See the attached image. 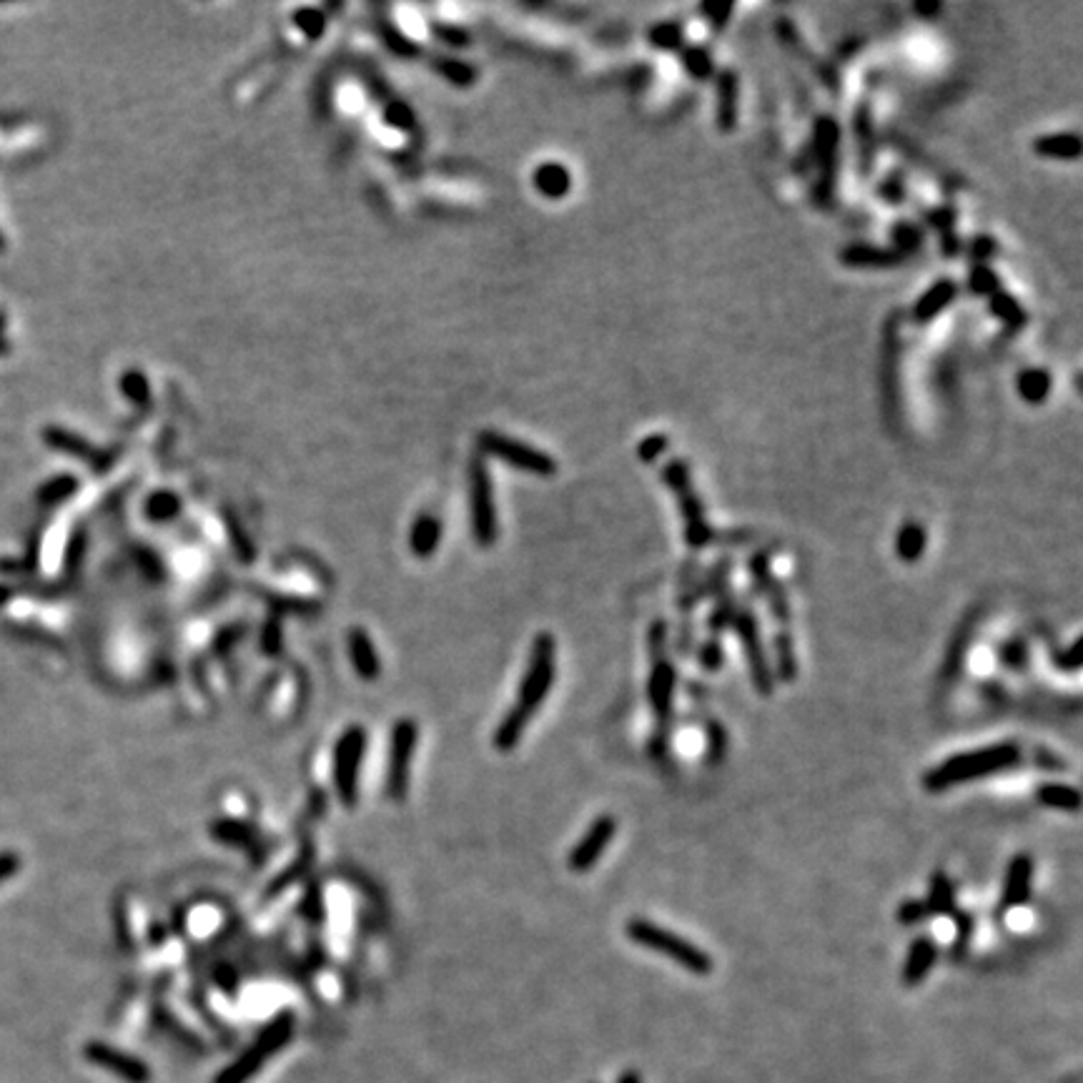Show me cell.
Here are the masks:
<instances>
[{"label":"cell","instance_id":"cell-1","mask_svg":"<svg viewBox=\"0 0 1083 1083\" xmlns=\"http://www.w3.org/2000/svg\"><path fill=\"white\" fill-rule=\"evenodd\" d=\"M1018 760H1021V748H1018L1016 743H998L991 745V748L953 755L946 763H941L938 768H933L931 773H926L923 788H926L928 793H943V790H951L956 788V785L971 783V780L988 778V775L1016 768Z\"/></svg>","mask_w":1083,"mask_h":1083},{"label":"cell","instance_id":"cell-2","mask_svg":"<svg viewBox=\"0 0 1083 1083\" xmlns=\"http://www.w3.org/2000/svg\"><path fill=\"white\" fill-rule=\"evenodd\" d=\"M557 675V645L550 632H539L532 642L529 652V665L519 682L517 700H514L512 712H517L524 720H532L534 712L542 707V702L550 695Z\"/></svg>","mask_w":1083,"mask_h":1083},{"label":"cell","instance_id":"cell-3","mask_svg":"<svg viewBox=\"0 0 1083 1083\" xmlns=\"http://www.w3.org/2000/svg\"><path fill=\"white\" fill-rule=\"evenodd\" d=\"M625 933L632 943L647 948V951L660 953V956H667L685 971L695 973V976L712 973V958L702 948H697L695 943L677 936V933L667 931V928H660L657 923L647 921V918H632L625 926Z\"/></svg>","mask_w":1083,"mask_h":1083},{"label":"cell","instance_id":"cell-4","mask_svg":"<svg viewBox=\"0 0 1083 1083\" xmlns=\"http://www.w3.org/2000/svg\"><path fill=\"white\" fill-rule=\"evenodd\" d=\"M662 479H665V484L677 499L682 522H685L687 545H690L692 550H705V547H710L712 539H715V532H712L710 522H707L705 507H702V499L697 497L690 467H687L685 459H670V462L662 467Z\"/></svg>","mask_w":1083,"mask_h":1083},{"label":"cell","instance_id":"cell-5","mask_svg":"<svg viewBox=\"0 0 1083 1083\" xmlns=\"http://www.w3.org/2000/svg\"><path fill=\"white\" fill-rule=\"evenodd\" d=\"M810 158L818 168V181H815L813 199L820 209H830L835 201V181H838L840 166V123L835 116L823 113L813 123V138H810Z\"/></svg>","mask_w":1083,"mask_h":1083},{"label":"cell","instance_id":"cell-6","mask_svg":"<svg viewBox=\"0 0 1083 1083\" xmlns=\"http://www.w3.org/2000/svg\"><path fill=\"white\" fill-rule=\"evenodd\" d=\"M367 755V733L364 728L344 730L334 748V785L336 795L344 803V808H356L359 803V773L361 763Z\"/></svg>","mask_w":1083,"mask_h":1083},{"label":"cell","instance_id":"cell-7","mask_svg":"<svg viewBox=\"0 0 1083 1083\" xmlns=\"http://www.w3.org/2000/svg\"><path fill=\"white\" fill-rule=\"evenodd\" d=\"M733 630L738 632L740 645H743L745 657H748V670L753 677V685L758 690V695H773L775 677H773V665L768 660V652H765L763 637H760V625L755 612L748 605H738V615H735Z\"/></svg>","mask_w":1083,"mask_h":1083},{"label":"cell","instance_id":"cell-8","mask_svg":"<svg viewBox=\"0 0 1083 1083\" xmlns=\"http://www.w3.org/2000/svg\"><path fill=\"white\" fill-rule=\"evenodd\" d=\"M419 728L412 717L397 720L392 730V745H389V768H387V795L397 803L407 798L409 773H412V758L417 750Z\"/></svg>","mask_w":1083,"mask_h":1083},{"label":"cell","instance_id":"cell-9","mask_svg":"<svg viewBox=\"0 0 1083 1083\" xmlns=\"http://www.w3.org/2000/svg\"><path fill=\"white\" fill-rule=\"evenodd\" d=\"M677 672L667 657L652 660L650 682H647V697H650L652 712L657 717V733L652 738V750L655 755H662L667 748V725L672 715V692H675Z\"/></svg>","mask_w":1083,"mask_h":1083},{"label":"cell","instance_id":"cell-10","mask_svg":"<svg viewBox=\"0 0 1083 1083\" xmlns=\"http://www.w3.org/2000/svg\"><path fill=\"white\" fill-rule=\"evenodd\" d=\"M479 444H482V449L487 454L504 459L509 467L522 469V472L542 474V477H550V474L557 472V462L550 454L539 452V449L529 447V444L514 442V439L502 437V434L497 432H484L482 437H479Z\"/></svg>","mask_w":1083,"mask_h":1083},{"label":"cell","instance_id":"cell-11","mask_svg":"<svg viewBox=\"0 0 1083 1083\" xmlns=\"http://www.w3.org/2000/svg\"><path fill=\"white\" fill-rule=\"evenodd\" d=\"M472 529L479 547L497 542V512L492 502V482L482 459L472 462Z\"/></svg>","mask_w":1083,"mask_h":1083},{"label":"cell","instance_id":"cell-12","mask_svg":"<svg viewBox=\"0 0 1083 1083\" xmlns=\"http://www.w3.org/2000/svg\"><path fill=\"white\" fill-rule=\"evenodd\" d=\"M615 830H617V823L612 815H600V818H595V823L590 825V830L582 835V840L575 845V848H572L570 858H567L572 873H587V870L595 868L597 860H600L602 855H605V850L610 848L612 838H615Z\"/></svg>","mask_w":1083,"mask_h":1083},{"label":"cell","instance_id":"cell-13","mask_svg":"<svg viewBox=\"0 0 1083 1083\" xmlns=\"http://www.w3.org/2000/svg\"><path fill=\"white\" fill-rule=\"evenodd\" d=\"M775 31H778V38L780 43H783L785 48H788L790 53H793L795 58H800V61L805 63V66L813 71V76L818 78L820 83H823L825 88H830L833 93L840 91V78H838V71H835V66H830V63L820 61L818 56H815L813 51L808 48V43L800 38L798 28L793 26V21L790 18H778V23H775Z\"/></svg>","mask_w":1083,"mask_h":1083},{"label":"cell","instance_id":"cell-14","mask_svg":"<svg viewBox=\"0 0 1083 1083\" xmlns=\"http://www.w3.org/2000/svg\"><path fill=\"white\" fill-rule=\"evenodd\" d=\"M1031 888H1033V858L1028 853L1013 855L1006 870V883H1003L998 916L1013 911V908L1026 906L1028 898H1031Z\"/></svg>","mask_w":1083,"mask_h":1083},{"label":"cell","instance_id":"cell-15","mask_svg":"<svg viewBox=\"0 0 1083 1083\" xmlns=\"http://www.w3.org/2000/svg\"><path fill=\"white\" fill-rule=\"evenodd\" d=\"M715 123L722 133L735 131L740 113V78L733 68L717 73L715 78Z\"/></svg>","mask_w":1083,"mask_h":1083},{"label":"cell","instance_id":"cell-16","mask_svg":"<svg viewBox=\"0 0 1083 1083\" xmlns=\"http://www.w3.org/2000/svg\"><path fill=\"white\" fill-rule=\"evenodd\" d=\"M840 264L848 266V269H895V266L906 264V259L893 251L890 246H873V244H848L840 249L838 254Z\"/></svg>","mask_w":1083,"mask_h":1083},{"label":"cell","instance_id":"cell-17","mask_svg":"<svg viewBox=\"0 0 1083 1083\" xmlns=\"http://www.w3.org/2000/svg\"><path fill=\"white\" fill-rule=\"evenodd\" d=\"M853 133H855V148H858V168L863 176H868L875 166V156H878L873 108H870L868 101H860L858 108H855Z\"/></svg>","mask_w":1083,"mask_h":1083},{"label":"cell","instance_id":"cell-18","mask_svg":"<svg viewBox=\"0 0 1083 1083\" xmlns=\"http://www.w3.org/2000/svg\"><path fill=\"white\" fill-rule=\"evenodd\" d=\"M346 642H349V657L356 675L367 682L377 680V677L382 675V662H379L377 647H374L369 632L361 630V627H354V630H349Z\"/></svg>","mask_w":1083,"mask_h":1083},{"label":"cell","instance_id":"cell-19","mask_svg":"<svg viewBox=\"0 0 1083 1083\" xmlns=\"http://www.w3.org/2000/svg\"><path fill=\"white\" fill-rule=\"evenodd\" d=\"M936 961H938L936 941H933L931 936H918L916 941L911 943V948H908L906 966H903V973H900L903 986H911V988L918 986V983H921L923 978L933 971Z\"/></svg>","mask_w":1083,"mask_h":1083},{"label":"cell","instance_id":"cell-20","mask_svg":"<svg viewBox=\"0 0 1083 1083\" xmlns=\"http://www.w3.org/2000/svg\"><path fill=\"white\" fill-rule=\"evenodd\" d=\"M958 296V284L953 279H938L931 289L923 291L921 299L916 301V309H913V321L916 324H928V321L936 319L941 311H946L948 306L956 301Z\"/></svg>","mask_w":1083,"mask_h":1083},{"label":"cell","instance_id":"cell-21","mask_svg":"<svg viewBox=\"0 0 1083 1083\" xmlns=\"http://www.w3.org/2000/svg\"><path fill=\"white\" fill-rule=\"evenodd\" d=\"M534 189L547 199H562L572 189V173L562 163H542L534 168Z\"/></svg>","mask_w":1083,"mask_h":1083},{"label":"cell","instance_id":"cell-22","mask_svg":"<svg viewBox=\"0 0 1083 1083\" xmlns=\"http://www.w3.org/2000/svg\"><path fill=\"white\" fill-rule=\"evenodd\" d=\"M956 219L958 211L956 206L943 204L938 209L926 211V221L931 229H936L941 234V251L946 256H958L963 251V241L956 234Z\"/></svg>","mask_w":1083,"mask_h":1083},{"label":"cell","instance_id":"cell-23","mask_svg":"<svg viewBox=\"0 0 1083 1083\" xmlns=\"http://www.w3.org/2000/svg\"><path fill=\"white\" fill-rule=\"evenodd\" d=\"M1033 153L1056 161H1076L1081 156V138L1078 133H1048L1033 141Z\"/></svg>","mask_w":1083,"mask_h":1083},{"label":"cell","instance_id":"cell-24","mask_svg":"<svg viewBox=\"0 0 1083 1083\" xmlns=\"http://www.w3.org/2000/svg\"><path fill=\"white\" fill-rule=\"evenodd\" d=\"M928 545V532L921 522L911 519V522L900 524L898 534H895V555L898 560H903L906 565H913L923 557Z\"/></svg>","mask_w":1083,"mask_h":1083},{"label":"cell","instance_id":"cell-25","mask_svg":"<svg viewBox=\"0 0 1083 1083\" xmlns=\"http://www.w3.org/2000/svg\"><path fill=\"white\" fill-rule=\"evenodd\" d=\"M43 439H46L48 447L58 449V452L73 454V457L88 459V462L93 464V469H98V459H101V454H98L96 449L86 442V439L78 437L76 432H68V429H63V427H46L43 429Z\"/></svg>","mask_w":1083,"mask_h":1083},{"label":"cell","instance_id":"cell-26","mask_svg":"<svg viewBox=\"0 0 1083 1083\" xmlns=\"http://www.w3.org/2000/svg\"><path fill=\"white\" fill-rule=\"evenodd\" d=\"M1051 389H1053V377L1048 369L1031 367V369H1023V372L1016 377L1018 397H1021L1026 404H1031V407H1038V404L1046 402Z\"/></svg>","mask_w":1083,"mask_h":1083},{"label":"cell","instance_id":"cell-27","mask_svg":"<svg viewBox=\"0 0 1083 1083\" xmlns=\"http://www.w3.org/2000/svg\"><path fill=\"white\" fill-rule=\"evenodd\" d=\"M439 539H442V524L432 514H422L414 522L412 534H409V547L417 557H432L439 547Z\"/></svg>","mask_w":1083,"mask_h":1083},{"label":"cell","instance_id":"cell-28","mask_svg":"<svg viewBox=\"0 0 1083 1083\" xmlns=\"http://www.w3.org/2000/svg\"><path fill=\"white\" fill-rule=\"evenodd\" d=\"M926 906L933 916H953L956 913V885L943 870H936L931 878V890H928Z\"/></svg>","mask_w":1083,"mask_h":1083},{"label":"cell","instance_id":"cell-29","mask_svg":"<svg viewBox=\"0 0 1083 1083\" xmlns=\"http://www.w3.org/2000/svg\"><path fill=\"white\" fill-rule=\"evenodd\" d=\"M1036 803L1043 808L1051 810H1063V813H1076L1081 808V793L1071 785L1061 783H1046L1036 788Z\"/></svg>","mask_w":1083,"mask_h":1083},{"label":"cell","instance_id":"cell-30","mask_svg":"<svg viewBox=\"0 0 1083 1083\" xmlns=\"http://www.w3.org/2000/svg\"><path fill=\"white\" fill-rule=\"evenodd\" d=\"M988 309L996 316L998 321L1008 326L1011 331H1021L1028 324V314L1021 304H1018L1016 296L1008 294L1006 289H998L996 294L988 296Z\"/></svg>","mask_w":1083,"mask_h":1083},{"label":"cell","instance_id":"cell-31","mask_svg":"<svg viewBox=\"0 0 1083 1083\" xmlns=\"http://www.w3.org/2000/svg\"><path fill=\"white\" fill-rule=\"evenodd\" d=\"M773 657V677H778L780 682H795V677H798V657H795L793 635L788 630H780L773 637Z\"/></svg>","mask_w":1083,"mask_h":1083},{"label":"cell","instance_id":"cell-32","mask_svg":"<svg viewBox=\"0 0 1083 1083\" xmlns=\"http://www.w3.org/2000/svg\"><path fill=\"white\" fill-rule=\"evenodd\" d=\"M211 835L221 843L236 845V848L249 850L259 845V833H256L254 825L244 823V820H216L211 825Z\"/></svg>","mask_w":1083,"mask_h":1083},{"label":"cell","instance_id":"cell-33","mask_svg":"<svg viewBox=\"0 0 1083 1083\" xmlns=\"http://www.w3.org/2000/svg\"><path fill=\"white\" fill-rule=\"evenodd\" d=\"M680 63L685 73L695 81H710L715 76V61H712L710 48L705 46H685L680 51Z\"/></svg>","mask_w":1083,"mask_h":1083},{"label":"cell","instance_id":"cell-34","mask_svg":"<svg viewBox=\"0 0 1083 1083\" xmlns=\"http://www.w3.org/2000/svg\"><path fill=\"white\" fill-rule=\"evenodd\" d=\"M647 41L657 51L680 53L685 48V28L677 21H662L647 31Z\"/></svg>","mask_w":1083,"mask_h":1083},{"label":"cell","instance_id":"cell-35","mask_svg":"<svg viewBox=\"0 0 1083 1083\" xmlns=\"http://www.w3.org/2000/svg\"><path fill=\"white\" fill-rule=\"evenodd\" d=\"M890 241H893V246H890V249L898 251V254L903 256V259H906V256L921 251L923 229L918 224H913V221L900 219V221H895L893 229H890Z\"/></svg>","mask_w":1083,"mask_h":1083},{"label":"cell","instance_id":"cell-36","mask_svg":"<svg viewBox=\"0 0 1083 1083\" xmlns=\"http://www.w3.org/2000/svg\"><path fill=\"white\" fill-rule=\"evenodd\" d=\"M730 575H733V560L730 557H720L710 570L702 575V597H722L730 590Z\"/></svg>","mask_w":1083,"mask_h":1083},{"label":"cell","instance_id":"cell-37","mask_svg":"<svg viewBox=\"0 0 1083 1083\" xmlns=\"http://www.w3.org/2000/svg\"><path fill=\"white\" fill-rule=\"evenodd\" d=\"M702 575L697 570L695 560H687L685 567L680 572V597H677V607L682 612H690L697 602L702 600Z\"/></svg>","mask_w":1083,"mask_h":1083},{"label":"cell","instance_id":"cell-38","mask_svg":"<svg viewBox=\"0 0 1083 1083\" xmlns=\"http://www.w3.org/2000/svg\"><path fill=\"white\" fill-rule=\"evenodd\" d=\"M735 615H738V602H735V597L730 595L728 590L722 597H717L715 610L707 617V627H710L712 637H720L722 632H728L730 627H733Z\"/></svg>","mask_w":1083,"mask_h":1083},{"label":"cell","instance_id":"cell-39","mask_svg":"<svg viewBox=\"0 0 1083 1083\" xmlns=\"http://www.w3.org/2000/svg\"><path fill=\"white\" fill-rule=\"evenodd\" d=\"M968 289H971L976 296H991V294H996L998 289H1003V286H1001V279H998V274L991 269V266L973 264L971 271H968Z\"/></svg>","mask_w":1083,"mask_h":1083},{"label":"cell","instance_id":"cell-40","mask_svg":"<svg viewBox=\"0 0 1083 1083\" xmlns=\"http://www.w3.org/2000/svg\"><path fill=\"white\" fill-rule=\"evenodd\" d=\"M76 489H78L76 477H71V474H63V477L48 479V482L43 484L41 489H38V499H41L43 504H58V502H63V499L71 497V494L76 492Z\"/></svg>","mask_w":1083,"mask_h":1083},{"label":"cell","instance_id":"cell-41","mask_svg":"<svg viewBox=\"0 0 1083 1083\" xmlns=\"http://www.w3.org/2000/svg\"><path fill=\"white\" fill-rule=\"evenodd\" d=\"M733 13H735V3H722V0H710V3H700V16H705L707 26L712 28V33L725 31Z\"/></svg>","mask_w":1083,"mask_h":1083},{"label":"cell","instance_id":"cell-42","mask_svg":"<svg viewBox=\"0 0 1083 1083\" xmlns=\"http://www.w3.org/2000/svg\"><path fill=\"white\" fill-rule=\"evenodd\" d=\"M750 577H753V587L758 595H765L768 587L773 585V562H770L768 552H758V555L750 557Z\"/></svg>","mask_w":1083,"mask_h":1083},{"label":"cell","instance_id":"cell-43","mask_svg":"<svg viewBox=\"0 0 1083 1083\" xmlns=\"http://www.w3.org/2000/svg\"><path fill=\"white\" fill-rule=\"evenodd\" d=\"M178 509H181V502H178L176 494H171V492L153 494L146 504L148 517L156 519V522H168L171 517H176Z\"/></svg>","mask_w":1083,"mask_h":1083},{"label":"cell","instance_id":"cell-44","mask_svg":"<svg viewBox=\"0 0 1083 1083\" xmlns=\"http://www.w3.org/2000/svg\"><path fill=\"white\" fill-rule=\"evenodd\" d=\"M725 750H728V733H725L720 722L712 720L707 725V763L720 765L722 758H725Z\"/></svg>","mask_w":1083,"mask_h":1083},{"label":"cell","instance_id":"cell-45","mask_svg":"<svg viewBox=\"0 0 1083 1083\" xmlns=\"http://www.w3.org/2000/svg\"><path fill=\"white\" fill-rule=\"evenodd\" d=\"M765 597H768L770 602V612H773L775 620L780 622V625H788L790 622V602H788V590H785L783 582L775 577L773 585L768 587V592H765Z\"/></svg>","mask_w":1083,"mask_h":1083},{"label":"cell","instance_id":"cell-46","mask_svg":"<svg viewBox=\"0 0 1083 1083\" xmlns=\"http://www.w3.org/2000/svg\"><path fill=\"white\" fill-rule=\"evenodd\" d=\"M895 918H898L900 926H921V923L931 921V911H928L926 900L911 898L906 903H900Z\"/></svg>","mask_w":1083,"mask_h":1083},{"label":"cell","instance_id":"cell-47","mask_svg":"<svg viewBox=\"0 0 1083 1083\" xmlns=\"http://www.w3.org/2000/svg\"><path fill=\"white\" fill-rule=\"evenodd\" d=\"M878 196H880V199L888 201L890 206L903 204V201H906V196H908L906 178H903V173H900V171L888 173L883 184L878 186Z\"/></svg>","mask_w":1083,"mask_h":1083},{"label":"cell","instance_id":"cell-48","mask_svg":"<svg viewBox=\"0 0 1083 1083\" xmlns=\"http://www.w3.org/2000/svg\"><path fill=\"white\" fill-rule=\"evenodd\" d=\"M121 389L133 404H146L151 392H148V382L141 372H126L121 377Z\"/></svg>","mask_w":1083,"mask_h":1083},{"label":"cell","instance_id":"cell-49","mask_svg":"<svg viewBox=\"0 0 1083 1083\" xmlns=\"http://www.w3.org/2000/svg\"><path fill=\"white\" fill-rule=\"evenodd\" d=\"M953 916H956V946H953V953L963 956V953L968 951V943H971L976 921H973V916L968 911H956Z\"/></svg>","mask_w":1083,"mask_h":1083},{"label":"cell","instance_id":"cell-50","mask_svg":"<svg viewBox=\"0 0 1083 1083\" xmlns=\"http://www.w3.org/2000/svg\"><path fill=\"white\" fill-rule=\"evenodd\" d=\"M697 660H700V667L707 672H717L722 667V660H725V652H722V645L717 642V637H710L707 642H702L700 652H697Z\"/></svg>","mask_w":1083,"mask_h":1083},{"label":"cell","instance_id":"cell-51","mask_svg":"<svg viewBox=\"0 0 1083 1083\" xmlns=\"http://www.w3.org/2000/svg\"><path fill=\"white\" fill-rule=\"evenodd\" d=\"M665 452H667L665 434H650V437H645L640 444H637V457H640L645 464L657 462V459H660Z\"/></svg>","mask_w":1083,"mask_h":1083},{"label":"cell","instance_id":"cell-52","mask_svg":"<svg viewBox=\"0 0 1083 1083\" xmlns=\"http://www.w3.org/2000/svg\"><path fill=\"white\" fill-rule=\"evenodd\" d=\"M1028 662V647L1023 640H1011L1001 647V665L1011 670H1023Z\"/></svg>","mask_w":1083,"mask_h":1083},{"label":"cell","instance_id":"cell-53","mask_svg":"<svg viewBox=\"0 0 1083 1083\" xmlns=\"http://www.w3.org/2000/svg\"><path fill=\"white\" fill-rule=\"evenodd\" d=\"M998 244L993 236H976V239L968 244V256L973 259V264H988V261L996 256Z\"/></svg>","mask_w":1083,"mask_h":1083},{"label":"cell","instance_id":"cell-54","mask_svg":"<svg viewBox=\"0 0 1083 1083\" xmlns=\"http://www.w3.org/2000/svg\"><path fill=\"white\" fill-rule=\"evenodd\" d=\"M1081 647H1083V637H1076V640L1071 642V645L1066 647L1063 652H1056V667L1063 672H1076L1078 667H1081Z\"/></svg>","mask_w":1083,"mask_h":1083},{"label":"cell","instance_id":"cell-55","mask_svg":"<svg viewBox=\"0 0 1083 1083\" xmlns=\"http://www.w3.org/2000/svg\"><path fill=\"white\" fill-rule=\"evenodd\" d=\"M439 71H442L449 81L459 83V86H469V83L474 81V68L464 66V63L459 61H449V58H444V63H439Z\"/></svg>","mask_w":1083,"mask_h":1083},{"label":"cell","instance_id":"cell-56","mask_svg":"<svg viewBox=\"0 0 1083 1083\" xmlns=\"http://www.w3.org/2000/svg\"><path fill=\"white\" fill-rule=\"evenodd\" d=\"M650 655L652 660H660V657H665V647H667V622L665 620H655L650 627Z\"/></svg>","mask_w":1083,"mask_h":1083},{"label":"cell","instance_id":"cell-57","mask_svg":"<svg viewBox=\"0 0 1083 1083\" xmlns=\"http://www.w3.org/2000/svg\"><path fill=\"white\" fill-rule=\"evenodd\" d=\"M296 23H299V28H304L309 36H319V33L324 31V18H321L316 11L296 13Z\"/></svg>","mask_w":1083,"mask_h":1083},{"label":"cell","instance_id":"cell-58","mask_svg":"<svg viewBox=\"0 0 1083 1083\" xmlns=\"http://www.w3.org/2000/svg\"><path fill=\"white\" fill-rule=\"evenodd\" d=\"M1033 763H1036V768L1051 770V773H1058V770H1066V760H1061V758H1058V755L1048 753V750H1041V748H1038L1036 753H1033Z\"/></svg>","mask_w":1083,"mask_h":1083},{"label":"cell","instance_id":"cell-59","mask_svg":"<svg viewBox=\"0 0 1083 1083\" xmlns=\"http://www.w3.org/2000/svg\"><path fill=\"white\" fill-rule=\"evenodd\" d=\"M387 118L392 123H397V126H404V128L412 126V121H414L412 111H409L407 106H389L387 108Z\"/></svg>","mask_w":1083,"mask_h":1083},{"label":"cell","instance_id":"cell-60","mask_svg":"<svg viewBox=\"0 0 1083 1083\" xmlns=\"http://www.w3.org/2000/svg\"><path fill=\"white\" fill-rule=\"evenodd\" d=\"M264 640L269 642V645H274V647H271V652H274L276 645H279V625H276V622H271L269 632L264 635Z\"/></svg>","mask_w":1083,"mask_h":1083},{"label":"cell","instance_id":"cell-61","mask_svg":"<svg viewBox=\"0 0 1083 1083\" xmlns=\"http://www.w3.org/2000/svg\"><path fill=\"white\" fill-rule=\"evenodd\" d=\"M916 11L921 13V16H933V13L941 11V6H938V3H933V6H923V3H918Z\"/></svg>","mask_w":1083,"mask_h":1083},{"label":"cell","instance_id":"cell-62","mask_svg":"<svg viewBox=\"0 0 1083 1083\" xmlns=\"http://www.w3.org/2000/svg\"><path fill=\"white\" fill-rule=\"evenodd\" d=\"M0 354H8V344H6V339H3V336H0Z\"/></svg>","mask_w":1083,"mask_h":1083},{"label":"cell","instance_id":"cell-63","mask_svg":"<svg viewBox=\"0 0 1083 1083\" xmlns=\"http://www.w3.org/2000/svg\"><path fill=\"white\" fill-rule=\"evenodd\" d=\"M3 329H6V316L0 314V334H3Z\"/></svg>","mask_w":1083,"mask_h":1083},{"label":"cell","instance_id":"cell-64","mask_svg":"<svg viewBox=\"0 0 1083 1083\" xmlns=\"http://www.w3.org/2000/svg\"><path fill=\"white\" fill-rule=\"evenodd\" d=\"M6 249V241H3V234H0V251Z\"/></svg>","mask_w":1083,"mask_h":1083}]
</instances>
